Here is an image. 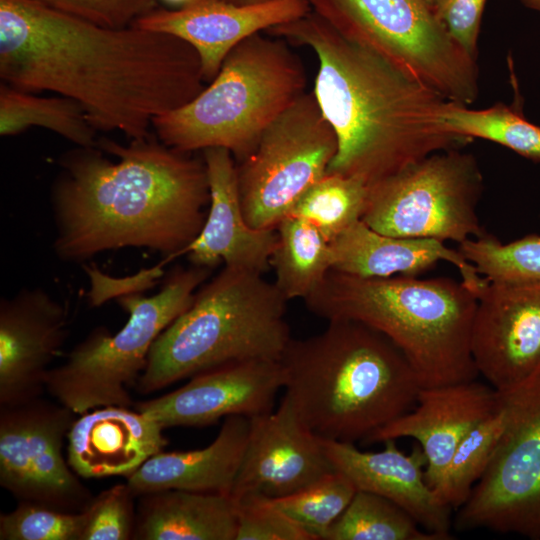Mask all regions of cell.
<instances>
[{
    "label": "cell",
    "instance_id": "cell-1",
    "mask_svg": "<svg viewBox=\"0 0 540 540\" xmlns=\"http://www.w3.org/2000/svg\"><path fill=\"white\" fill-rule=\"evenodd\" d=\"M0 78L74 100L96 131L131 140L206 86L198 52L177 36L104 27L33 0H0Z\"/></svg>",
    "mask_w": 540,
    "mask_h": 540
},
{
    "label": "cell",
    "instance_id": "cell-2",
    "mask_svg": "<svg viewBox=\"0 0 540 540\" xmlns=\"http://www.w3.org/2000/svg\"><path fill=\"white\" fill-rule=\"evenodd\" d=\"M59 166L50 192L52 248L64 262L128 247L159 252L168 262L204 225L210 193L203 157L157 137L77 146Z\"/></svg>",
    "mask_w": 540,
    "mask_h": 540
},
{
    "label": "cell",
    "instance_id": "cell-3",
    "mask_svg": "<svg viewBox=\"0 0 540 540\" xmlns=\"http://www.w3.org/2000/svg\"><path fill=\"white\" fill-rule=\"evenodd\" d=\"M266 32L310 47L318 58L312 91L338 140L326 173L370 186L469 141L445 130L446 98L314 10Z\"/></svg>",
    "mask_w": 540,
    "mask_h": 540
},
{
    "label": "cell",
    "instance_id": "cell-4",
    "mask_svg": "<svg viewBox=\"0 0 540 540\" xmlns=\"http://www.w3.org/2000/svg\"><path fill=\"white\" fill-rule=\"evenodd\" d=\"M285 395L325 440L364 442L410 411L421 389L411 364L385 335L353 320L289 341L279 360Z\"/></svg>",
    "mask_w": 540,
    "mask_h": 540
},
{
    "label": "cell",
    "instance_id": "cell-5",
    "mask_svg": "<svg viewBox=\"0 0 540 540\" xmlns=\"http://www.w3.org/2000/svg\"><path fill=\"white\" fill-rule=\"evenodd\" d=\"M304 303L327 320L361 322L407 358L421 387L475 380L471 335L477 295L450 277L366 278L331 269Z\"/></svg>",
    "mask_w": 540,
    "mask_h": 540
},
{
    "label": "cell",
    "instance_id": "cell-6",
    "mask_svg": "<svg viewBox=\"0 0 540 540\" xmlns=\"http://www.w3.org/2000/svg\"><path fill=\"white\" fill-rule=\"evenodd\" d=\"M287 302L263 274L224 266L154 341L135 390L147 395L229 363L279 361L291 340Z\"/></svg>",
    "mask_w": 540,
    "mask_h": 540
},
{
    "label": "cell",
    "instance_id": "cell-7",
    "mask_svg": "<svg viewBox=\"0 0 540 540\" xmlns=\"http://www.w3.org/2000/svg\"><path fill=\"white\" fill-rule=\"evenodd\" d=\"M304 65L285 39L255 33L234 47L190 102L153 121L156 137L187 153L229 150L238 163L267 127L306 93Z\"/></svg>",
    "mask_w": 540,
    "mask_h": 540
},
{
    "label": "cell",
    "instance_id": "cell-8",
    "mask_svg": "<svg viewBox=\"0 0 540 540\" xmlns=\"http://www.w3.org/2000/svg\"><path fill=\"white\" fill-rule=\"evenodd\" d=\"M210 274L205 267L177 266L157 294L122 296L126 324L115 334L103 326L93 329L50 369L46 391L76 415L107 406L134 407L129 390L143 373L154 341L192 305Z\"/></svg>",
    "mask_w": 540,
    "mask_h": 540
},
{
    "label": "cell",
    "instance_id": "cell-9",
    "mask_svg": "<svg viewBox=\"0 0 540 540\" xmlns=\"http://www.w3.org/2000/svg\"><path fill=\"white\" fill-rule=\"evenodd\" d=\"M346 36L372 48L448 101L479 95L477 60L449 35L424 0H308Z\"/></svg>",
    "mask_w": 540,
    "mask_h": 540
},
{
    "label": "cell",
    "instance_id": "cell-10",
    "mask_svg": "<svg viewBox=\"0 0 540 540\" xmlns=\"http://www.w3.org/2000/svg\"><path fill=\"white\" fill-rule=\"evenodd\" d=\"M482 191L472 154L439 151L368 186L361 220L390 236L460 244L486 233L477 213Z\"/></svg>",
    "mask_w": 540,
    "mask_h": 540
},
{
    "label": "cell",
    "instance_id": "cell-11",
    "mask_svg": "<svg viewBox=\"0 0 540 540\" xmlns=\"http://www.w3.org/2000/svg\"><path fill=\"white\" fill-rule=\"evenodd\" d=\"M500 393L504 427L489 466L459 508V531L540 540V369Z\"/></svg>",
    "mask_w": 540,
    "mask_h": 540
},
{
    "label": "cell",
    "instance_id": "cell-12",
    "mask_svg": "<svg viewBox=\"0 0 540 540\" xmlns=\"http://www.w3.org/2000/svg\"><path fill=\"white\" fill-rule=\"evenodd\" d=\"M337 150L334 129L313 91L306 92L267 127L252 153L236 163L247 223L255 229H275L326 174Z\"/></svg>",
    "mask_w": 540,
    "mask_h": 540
},
{
    "label": "cell",
    "instance_id": "cell-13",
    "mask_svg": "<svg viewBox=\"0 0 540 540\" xmlns=\"http://www.w3.org/2000/svg\"><path fill=\"white\" fill-rule=\"evenodd\" d=\"M41 397L0 406V485L15 499L78 513L93 499L63 455L77 418Z\"/></svg>",
    "mask_w": 540,
    "mask_h": 540
},
{
    "label": "cell",
    "instance_id": "cell-14",
    "mask_svg": "<svg viewBox=\"0 0 540 540\" xmlns=\"http://www.w3.org/2000/svg\"><path fill=\"white\" fill-rule=\"evenodd\" d=\"M471 352L478 375L500 392L540 369V284L487 280L477 294Z\"/></svg>",
    "mask_w": 540,
    "mask_h": 540
},
{
    "label": "cell",
    "instance_id": "cell-15",
    "mask_svg": "<svg viewBox=\"0 0 540 540\" xmlns=\"http://www.w3.org/2000/svg\"><path fill=\"white\" fill-rule=\"evenodd\" d=\"M334 471L321 438L300 419L284 395L277 410L250 418L244 456L231 497L280 498Z\"/></svg>",
    "mask_w": 540,
    "mask_h": 540
},
{
    "label": "cell",
    "instance_id": "cell-16",
    "mask_svg": "<svg viewBox=\"0 0 540 540\" xmlns=\"http://www.w3.org/2000/svg\"><path fill=\"white\" fill-rule=\"evenodd\" d=\"M284 388L281 364L247 360L222 365L189 378L172 392L134 404L169 427H205L229 416L252 418L271 412Z\"/></svg>",
    "mask_w": 540,
    "mask_h": 540
},
{
    "label": "cell",
    "instance_id": "cell-17",
    "mask_svg": "<svg viewBox=\"0 0 540 540\" xmlns=\"http://www.w3.org/2000/svg\"><path fill=\"white\" fill-rule=\"evenodd\" d=\"M69 309L42 288L0 301V406L41 397L68 335Z\"/></svg>",
    "mask_w": 540,
    "mask_h": 540
},
{
    "label": "cell",
    "instance_id": "cell-18",
    "mask_svg": "<svg viewBox=\"0 0 540 540\" xmlns=\"http://www.w3.org/2000/svg\"><path fill=\"white\" fill-rule=\"evenodd\" d=\"M499 399L497 390L476 379L421 387L410 411L371 434L364 443L415 439L426 456L424 477L433 490L461 440L497 409Z\"/></svg>",
    "mask_w": 540,
    "mask_h": 540
},
{
    "label": "cell",
    "instance_id": "cell-19",
    "mask_svg": "<svg viewBox=\"0 0 540 540\" xmlns=\"http://www.w3.org/2000/svg\"><path fill=\"white\" fill-rule=\"evenodd\" d=\"M311 10L306 0H275L255 6L200 0L174 10L159 7L132 25L188 42L199 54L205 82H211L226 56L240 42L262 30L303 17Z\"/></svg>",
    "mask_w": 540,
    "mask_h": 540
},
{
    "label": "cell",
    "instance_id": "cell-20",
    "mask_svg": "<svg viewBox=\"0 0 540 540\" xmlns=\"http://www.w3.org/2000/svg\"><path fill=\"white\" fill-rule=\"evenodd\" d=\"M210 203L198 236L183 250L191 265L213 269L220 265L263 274L270 268L277 233L255 229L244 216L231 152L221 147L203 150Z\"/></svg>",
    "mask_w": 540,
    "mask_h": 540
},
{
    "label": "cell",
    "instance_id": "cell-21",
    "mask_svg": "<svg viewBox=\"0 0 540 540\" xmlns=\"http://www.w3.org/2000/svg\"><path fill=\"white\" fill-rule=\"evenodd\" d=\"M321 441L334 470L344 474L357 491L380 495L404 509L426 531L442 540L453 539L452 509L426 483L427 459L419 444L405 454L396 440L383 442L385 448L379 452H363L354 443Z\"/></svg>",
    "mask_w": 540,
    "mask_h": 540
},
{
    "label": "cell",
    "instance_id": "cell-22",
    "mask_svg": "<svg viewBox=\"0 0 540 540\" xmlns=\"http://www.w3.org/2000/svg\"><path fill=\"white\" fill-rule=\"evenodd\" d=\"M164 428L129 407L107 406L78 415L67 436V460L82 478L124 476L163 451Z\"/></svg>",
    "mask_w": 540,
    "mask_h": 540
},
{
    "label": "cell",
    "instance_id": "cell-23",
    "mask_svg": "<svg viewBox=\"0 0 540 540\" xmlns=\"http://www.w3.org/2000/svg\"><path fill=\"white\" fill-rule=\"evenodd\" d=\"M331 249L332 269L350 275L417 277L445 261L457 268L462 283L476 295L487 282L459 250L448 248L444 241L382 234L362 220L332 241Z\"/></svg>",
    "mask_w": 540,
    "mask_h": 540
},
{
    "label": "cell",
    "instance_id": "cell-24",
    "mask_svg": "<svg viewBox=\"0 0 540 540\" xmlns=\"http://www.w3.org/2000/svg\"><path fill=\"white\" fill-rule=\"evenodd\" d=\"M250 418L229 416L208 446L160 452L126 477L135 495L185 490L230 495L247 445Z\"/></svg>",
    "mask_w": 540,
    "mask_h": 540
},
{
    "label": "cell",
    "instance_id": "cell-25",
    "mask_svg": "<svg viewBox=\"0 0 540 540\" xmlns=\"http://www.w3.org/2000/svg\"><path fill=\"white\" fill-rule=\"evenodd\" d=\"M231 495L167 489L139 496L135 540H236Z\"/></svg>",
    "mask_w": 540,
    "mask_h": 540
},
{
    "label": "cell",
    "instance_id": "cell-26",
    "mask_svg": "<svg viewBox=\"0 0 540 540\" xmlns=\"http://www.w3.org/2000/svg\"><path fill=\"white\" fill-rule=\"evenodd\" d=\"M277 241L270 258L274 284L289 301L306 299L332 269L331 243L310 222L284 217L275 228Z\"/></svg>",
    "mask_w": 540,
    "mask_h": 540
},
{
    "label": "cell",
    "instance_id": "cell-27",
    "mask_svg": "<svg viewBox=\"0 0 540 540\" xmlns=\"http://www.w3.org/2000/svg\"><path fill=\"white\" fill-rule=\"evenodd\" d=\"M51 130L78 147H96L97 131L81 106L64 96L38 93L0 84V134L12 136L30 127Z\"/></svg>",
    "mask_w": 540,
    "mask_h": 540
},
{
    "label": "cell",
    "instance_id": "cell-28",
    "mask_svg": "<svg viewBox=\"0 0 540 540\" xmlns=\"http://www.w3.org/2000/svg\"><path fill=\"white\" fill-rule=\"evenodd\" d=\"M446 131L467 140L480 138L540 162V126L529 122L520 107L497 103L482 110L448 101L444 110Z\"/></svg>",
    "mask_w": 540,
    "mask_h": 540
},
{
    "label": "cell",
    "instance_id": "cell-29",
    "mask_svg": "<svg viewBox=\"0 0 540 540\" xmlns=\"http://www.w3.org/2000/svg\"><path fill=\"white\" fill-rule=\"evenodd\" d=\"M323 540H442L423 529L392 501L366 491L352 500L330 526Z\"/></svg>",
    "mask_w": 540,
    "mask_h": 540
},
{
    "label": "cell",
    "instance_id": "cell-30",
    "mask_svg": "<svg viewBox=\"0 0 540 540\" xmlns=\"http://www.w3.org/2000/svg\"><path fill=\"white\" fill-rule=\"evenodd\" d=\"M367 195L368 185L362 179L326 173L297 200L288 215L310 222L331 243L361 220Z\"/></svg>",
    "mask_w": 540,
    "mask_h": 540
},
{
    "label": "cell",
    "instance_id": "cell-31",
    "mask_svg": "<svg viewBox=\"0 0 540 540\" xmlns=\"http://www.w3.org/2000/svg\"><path fill=\"white\" fill-rule=\"evenodd\" d=\"M500 395V393H499ZM504 427V410L497 409L474 426L461 440L439 484L433 489L445 506L459 509L489 466Z\"/></svg>",
    "mask_w": 540,
    "mask_h": 540
},
{
    "label": "cell",
    "instance_id": "cell-32",
    "mask_svg": "<svg viewBox=\"0 0 540 540\" xmlns=\"http://www.w3.org/2000/svg\"><path fill=\"white\" fill-rule=\"evenodd\" d=\"M460 253L490 282L540 284V235L528 234L508 243L485 233L459 244Z\"/></svg>",
    "mask_w": 540,
    "mask_h": 540
},
{
    "label": "cell",
    "instance_id": "cell-33",
    "mask_svg": "<svg viewBox=\"0 0 540 540\" xmlns=\"http://www.w3.org/2000/svg\"><path fill=\"white\" fill-rule=\"evenodd\" d=\"M356 491L353 483L344 474L334 470L293 494L267 499L317 540H323Z\"/></svg>",
    "mask_w": 540,
    "mask_h": 540
},
{
    "label": "cell",
    "instance_id": "cell-34",
    "mask_svg": "<svg viewBox=\"0 0 540 540\" xmlns=\"http://www.w3.org/2000/svg\"><path fill=\"white\" fill-rule=\"evenodd\" d=\"M84 525L83 511L69 513L20 501L14 510L0 514V539L81 540Z\"/></svg>",
    "mask_w": 540,
    "mask_h": 540
},
{
    "label": "cell",
    "instance_id": "cell-35",
    "mask_svg": "<svg viewBox=\"0 0 540 540\" xmlns=\"http://www.w3.org/2000/svg\"><path fill=\"white\" fill-rule=\"evenodd\" d=\"M137 497L128 483L116 484L94 496L83 510L81 540H128L133 538Z\"/></svg>",
    "mask_w": 540,
    "mask_h": 540
},
{
    "label": "cell",
    "instance_id": "cell-36",
    "mask_svg": "<svg viewBox=\"0 0 540 540\" xmlns=\"http://www.w3.org/2000/svg\"><path fill=\"white\" fill-rule=\"evenodd\" d=\"M237 503L236 540H317L262 496H246Z\"/></svg>",
    "mask_w": 540,
    "mask_h": 540
},
{
    "label": "cell",
    "instance_id": "cell-37",
    "mask_svg": "<svg viewBox=\"0 0 540 540\" xmlns=\"http://www.w3.org/2000/svg\"><path fill=\"white\" fill-rule=\"evenodd\" d=\"M96 25L122 28L159 8V0H33Z\"/></svg>",
    "mask_w": 540,
    "mask_h": 540
},
{
    "label": "cell",
    "instance_id": "cell-38",
    "mask_svg": "<svg viewBox=\"0 0 540 540\" xmlns=\"http://www.w3.org/2000/svg\"><path fill=\"white\" fill-rule=\"evenodd\" d=\"M486 0H445L435 12L452 39L477 60V42Z\"/></svg>",
    "mask_w": 540,
    "mask_h": 540
},
{
    "label": "cell",
    "instance_id": "cell-39",
    "mask_svg": "<svg viewBox=\"0 0 540 540\" xmlns=\"http://www.w3.org/2000/svg\"><path fill=\"white\" fill-rule=\"evenodd\" d=\"M219 1L237 5V6H255V5L266 4L275 0H219Z\"/></svg>",
    "mask_w": 540,
    "mask_h": 540
},
{
    "label": "cell",
    "instance_id": "cell-40",
    "mask_svg": "<svg viewBox=\"0 0 540 540\" xmlns=\"http://www.w3.org/2000/svg\"><path fill=\"white\" fill-rule=\"evenodd\" d=\"M170 5L178 6L179 8H183L189 5H192L200 0H162Z\"/></svg>",
    "mask_w": 540,
    "mask_h": 540
},
{
    "label": "cell",
    "instance_id": "cell-41",
    "mask_svg": "<svg viewBox=\"0 0 540 540\" xmlns=\"http://www.w3.org/2000/svg\"><path fill=\"white\" fill-rule=\"evenodd\" d=\"M428 7L435 13L445 0H424Z\"/></svg>",
    "mask_w": 540,
    "mask_h": 540
}]
</instances>
